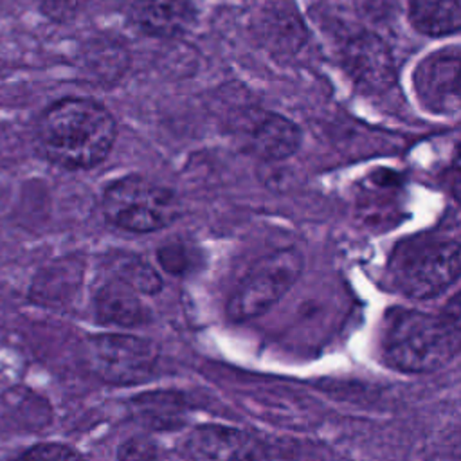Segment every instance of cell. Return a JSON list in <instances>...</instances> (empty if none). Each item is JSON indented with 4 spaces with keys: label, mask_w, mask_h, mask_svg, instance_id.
Segmentation results:
<instances>
[{
    "label": "cell",
    "mask_w": 461,
    "mask_h": 461,
    "mask_svg": "<svg viewBox=\"0 0 461 461\" xmlns=\"http://www.w3.org/2000/svg\"><path fill=\"white\" fill-rule=\"evenodd\" d=\"M439 315L394 308L387 312L380 333V351L385 364L409 375L443 369L459 351V304Z\"/></svg>",
    "instance_id": "1"
},
{
    "label": "cell",
    "mask_w": 461,
    "mask_h": 461,
    "mask_svg": "<svg viewBox=\"0 0 461 461\" xmlns=\"http://www.w3.org/2000/svg\"><path fill=\"white\" fill-rule=\"evenodd\" d=\"M414 90L434 113H456L459 108V50L441 49L425 58L414 70Z\"/></svg>",
    "instance_id": "7"
},
{
    "label": "cell",
    "mask_w": 461,
    "mask_h": 461,
    "mask_svg": "<svg viewBox=\"0 0 461 461\" xmlns=\"http://www.w3.org/2000/svg\"><path fill=\"white\" fill-rule=\"evenodd\" d=\"M115 133V121L104 106L77 97L54 103L38 122V139L45 155L68 169L101 162L110 153Z\"/></svg>",
    "instance_id": "2"
},
{
    "label": "cell",
    "mask_w": 461,
    "mask_h": 461,
    "mask_svg": "<svg viewBox=\"0 0 461 461\" xmlns=\"http://www.w3.org/2000/svg\"><path fill=\"white\" fill-rule=\"evenodd\" d=\"M459 267L457 240H416L393 256L389 265L391 285L411 299H430L457 281Z\"/></svg>",
    "instance_id": "3"
},
{
    "label": "cell",
    "mask_w": 461,
    "mask_h": 461,
    "mask_svg": "<svg viewBox=\"0 0 461 461\" xmlns=\"http://www.w3.org/2000/svg\"><path fill=\"white\" fill-rule=\"evenodd\" d=\"M41 11L56 20V22H68L72 20L83 7L85 0H38Z\"/></svg>",
    "instance_id": "19"
},
{
    "label": "cell",
    "mask_w": 461,
    "mask_h": 461,
    "mask_svg": "<svg viewBox=\"0 0 461 461\" xmlns=\"http://www.w3.org/2000/svg\"><path fill=\"white\" fill-rule=\"evenodd\" d=\"M303 272V256L294 249L272 252L256 261L227 301V317L234 322L267 313L294 286Z\"/></svg>",
    "instance_id": "5"
},
{
    "label": "cell",
    "mask_w": 461,
    "mask_h": 461,
    "mask_svg": "<svg viewBox=\"0 0 461 461\" xmlns=\"http://www.w3.org/2000/svg\"><path fill=\"white\" fill-rule=\"evenodd\" d=\"M94 306L97 321L103 324L135 328L149 321V310L144 306L139 294L117 277L106 281L97 290Z\"/></svg>",
    "instance_id": "12"
},
{
    "label": "cell",
    "mask_w": 461,
    "mask_h": 461,
    "mask_svg": "<svg viewBox=\"0 0 461 461\" xmlns=\"http://www.w3.org/2000/svg\"><path fill=\"white\" fill-rule=\"evenodd\" d=\"M243 137L245 148L263 160L288 158L301 144V131L290 119L261 110L245 115Z\"/></svg>",
    "instance_id": "10"
},
{
    "label": "cell",
    "mask_w": 461,
    "mask_h": 461,
    "mask_svg": "<svg viewBox=\"0 0 461 461\" xmlns=\"http://www.w3.org/2000/svg\"><path fill=\"white\" fill-rule=\"evenodd\" d=\"M9 461H81V456L70 445L59 441L34 443Z\"/></svg>",
    "instance_id": "16"
},
{
    "label": "cell",
    "mask_w": 461,
    "mask_h": 461,
    "mask_svg": "<svg viewBox=\"0 0 461 461\" xmlns=\"http://www.w3.org/2000/svg\"><path fill=\"white\" fill-rule=\"evenodd\" d=\"M119 281L133 288L137 294H157L162 288V279L157 270L140 259H126L119 265V272L115 276Z\"/></svg>",
    "instance_id": "15"
},
{
    "label": "cell",
    "mask_w": 461,
    "mask_h": 461,
    "mask_svg": "<svg viewBox=\"0 0 461 461\" xmlns=\"http://www.w3.org/2000/svg\"><path fill=\"white\" fill-rule=\"evenodd\" d=\"M412 27L427 36H445L459 31V0H409Z\"/></svg>",
    "instance_id": "14"
},
{
    "label": "cell",
    "mask_w": 461,
    "mask_h": 461,
    "mask_svg": "<svg viewBox=\"0 0 461 461\" xmlns=\"http://www.w3.org/2000/svg\"><path fill=\"white\" fill-rule=\"evenodd\" d=\"M139 423L153 430L178 429L185 421V402L175 391H153L137 394L130 402Z\"/></svg>",
    "instance_id": "13"
},
{
    "label": "cell",
    "mask_w": 461,
    "mask_h": 461,
    "mask_svg": "<svg viewBox=\"0 0 461 461\" xmlns=\"http://www.w3.org/2000/svg\"><path fill=\"white\" fill-rule=\"evenodd\" d=\"M176 194L144 176H124L106 187L103 194L104 218L130 232H153L180 216Z\"/></svg>",
    "instance_id": "4"
},
{
    "label": "cell",
    "mask_w": 461,
    "mask_h": 461,
    "mask_svg": "<svg viewBox=\"0 0 461 461\" xmlns=\"http://www.w3.org/2000/svg\"><path fill=\"white\" fill-rule=\"evenodd\" d=\"M344 68L362 88L373 94L385 92L396 81V67L389 45L376 34H358L344 47Z\"/></svg>",
    "instance_id": "8"
},
{
    "label": "cell",
    "mask_w": 461,
    "mask_h": 461,
    "mask_svg": "<svg viewBox=\"0 0 461 461\" xmlns=\"http://www.w3.org/2000/svg\"><path fill=\"white\" fill-rule=\"evenodd\" d=\"M157 258L164 270H167L169 274H176V276L185 274L189 270V267L193 265L189 249L180 243H171V245L162 247L158 250Z\"/></svg>",
    "instance_id": "18"
},
{
    "label": "cell",
    "mask_w": 461,
    "mask_h": 461,
    "mask_svg": "<svg viewBox=\"0 0 461 461\" xmlns=\"http://www.w3.org/2000/svg\"><path fill=\"white\" fill-rule=\"evenodd\" d=\"M131 22L149 36H176L194 22L191 0H135Z\"/></svg>",
    "instance_id": "11"
},
{
    "label": "cell",
    "mask_w": 461,
    "mask_h": 461,
    "mask_svg": "<svg viewBox=\"0 0 461 461\" xmlns=\"http://www.w3.org/2000/svg\"><path fill=\"white\" fill-rule=\"evenodd\" d=\"M83 355L90 373L112 385L148 382L158 362L155 342L128 333L92 335L83 344Z\"/></svg>",
    "instance_id": "6"
},
{
    "label": "cell",
    "mask_w": 461,
    "mask_h": 461,
    "mask_svg": "<svg viewBox=\"0 0 461 461\" xmlns=\"http://www.w3.org/2000/svg\"><path fill=\"white\" fill-rule=\"evenodd\" d=\"M117 461H160L157 445L146 436L126 438L117 448Z\"/></svg>",
    "instance_id": "17"
},
{
    "label": "cell",
    "mask_w": 461,
    "mask_h": 461,
    "mask_svg": "<svg viewBox=\"0 0 461 461\" xmlns=\"http://www.w3.org/2000/svg\"><path fill=\"white\" fill-rule=\"evenodd\" d=\"M185 461H256L254 439L227 425L203 423L194 427L182 441Z\"/></svg>",
    "instance_id": "9"
}]
</instances>
